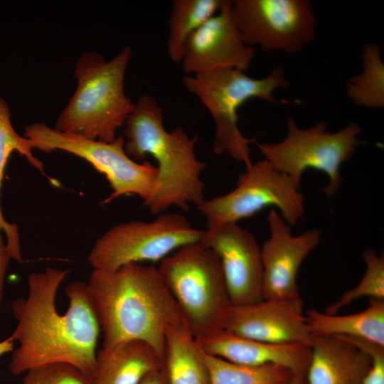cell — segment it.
<instances>
[{"mask_svg": "<svg viewBox=\"0 0 384 384\" xmlns=\"http://www.w3.org/2000/svg\"><path fill=\"white\" fill-rule=\"evenodd\" d=\"M68 274V270L50 267L30 274L28 295L12 302L17 325L9 338L18 343L9 366L13 375L60 363L70 365L93 379L101 330L85 282L75 281L68 285V310L63 314L58 311L57 292Z\"/></svg>", "mask_w": 384, "mask_h": 384, "instance_id": "cell-1", "label": "cell"}, {"mask_svg": "<svg viewBox=\"0 0 384 384\" xmlns=\"http://www.w3.org/2000/svg\"><path fill=\"white\" fill-rule=\"evenodd\" d=\"M86 289L102 347L142 341L163 360L167 330L185 321L157 266L129 263L114 270H93Z\"/></svg>", "mask_w": 384, "mask_h": 384, "instance_id": "cell-2", "label": "cell"}, {"mask_svg": "<svg viewBox=\"0 0 384 384\" xmlns=\"http://www.w3.org/2000/svg\"><path fill=\"white\" fill-rule=\"evenodd\" d=\"M124 135V149L131 159L141 162L151 156L156 161V186L144 204L152 214L171 206L186 211L190 203L198 206L206 200L201 175L206 165L196 155L198 137H191L181 127L168 132L163 110L153 96L142 95L134 103Z\"/></svg>", "mask_w": 384, "mask_h": 384, "instance_id": "cell-3", "label": "cell"}, {"mask_svg": "<svg viewBox=\"0 0 384 384\" xmlns=\"http://www.w3.org/2000/svg\"><path fill=\"white\" fill-rule=\"evenodd\" d=\"M131 56L129 46L110 60L95 51L82 54L74 70L77 87L55 129L91 140L113 142L134 107L124 91Z\"/></svg>", "mask_w": 384, "mask_h": 384, "instance_id": "cell-4", "label": "cell"}, {"mask_svg": "<svg viewBox=\"0 0 384 384\" xmlns=\"http://www.w3.org/2000/svg\"><path fill=\"white\" fill-rule=\"evenodd\" d=\"M185 88L196 95L210 113L215 124L213 149L228 154L246 168L252 164L250 143L238 127V110L247 101L258 98L271 103L286 102L273 97L274 92L289 85L281 67L261 79L238 69H223L183 78Z\"/></svg>", "mask_w": 384, "mask_h": 384, "instance_id": "cell-5", "label": "cell"}, {"mask_svg": "<svg viewBox=\"0 0 384 384\" xmlns=\"http://www.w3.org/2000/svg\"><path fill=\"white\" fill-rule=\"evenodd\" d=\"M196 338L223 329L232 306L216 255L201 242L186 245L157 266Z\"/></svg>", "mask_w": 384, "mask_h": 384, "instance_id": "cell-6", "label": "cell"}, {"mask_svg": "<svg viewBox=\"0 0 384 384\" xmlns=\"http://www.w3.org/2000/svg\"><path fill=\"white\" fill-rule=\"evenodd\" d=\"M287 134L277 143H256L260 153L274 169L287 176L300 188L303 174L307 169L320 171L328 176L324 188L328 196H334L341 185V165L353 155L362 143L357 123H350L336 132H329L321 121L310 128L302 129L292 117L287 122Z\"/></svg>", "mask_w": 384, "mask_h": 384, "instance_id": "cell-7", "label": "cell"}, {"mask_svg": "<svg viewBox=\"0 0 384 384\" xmlns=\"http://www.w3.org/2000/svg\"><path fill=\"white\" fill-rule=\"evenodd\" d=\"M23 136L33 149L49 153L61 150L80 157L104 174L112 193L104 201L109 203L123 196L136 195L144 204L151 196L156 183L155 165L131 159L124 149V139L118 136L111 142L91 140L78 134L60 132L44 123L26 126Z\"/></svg>", "mask_w": 384, "mask_h": 384, "instance_id": "cell-8", "label": "cell"}, {"mask_svg": "<svg viewBox=\"0 0 384 384\" xmlns=\"http://www.w3.org/2000/svg\"><path fill=\"white\" fill-rule=\"evenodd\" d=\"M204 230L179 213H162L150 222L132 220L112 227L92 247L94 270H114L129 263L159 262L177 249L200 242Z\"/></svg>", "mask_w": 384, "mask_h": 384, "instance_id": "cell-9", "label": "cell"}, {"mask_svg": "<svg viewBox=\"0 0 384 384\" xmlns=\"http://www.w3.org/2000/svg\"><path fill=\"white\" fill-rule=\"evenodd\" d=\"M267 207L277 208L290 226L304 213V198L300 188L265 159L246 168L233 190L206 199L197 206L206 220L208 229L238 223Z\"/></svg>", "mask_w": 384, "mask_h": 384, "instance_id": "cell-10", "label": "cell"}, {"mask_svg": "<svg viewBox=\"0 0 384 384\" xmlns=\"http://www.w3.org/2000/svg\"><path fill=\"white\" fill-rule=\"evenodd\" d=\"M231 14L244 43L261 50L297 53L316 35L309 0H235Z\"/></svg>", "mask_w": 384, "mask_h": 384, "instance_id": "cell-11", "label": "cell"}, {"mask_svg": "<svg viewBox=\"0 0 384 384\" xmlns=\"http://www.w3.org/2000/svg\"><path fill=\"white\" fill-rule=\"evenodd\" d=\"M200 242L216 255L232 305L263 299L261 247L250 232L225 224L204 230Z\"/></svg>", "mask_w": 384, "mask_h": 384, "instance_id": "cell-12", "label": "cell"}, {"mask_svg": "<svg viewBox=\"0 0 384 384\" xmlns=\"http://www.w3.org/2000/svg\"><path fill=\"white\" fill-rule=\"evenodd\" d=\"M232 1L223 0L219 11L186 39L181 63L187 75L223 69L245 71L255 48L246 45L231 14Z\"/></svg>", "mask_w": 384, "mask_h": 384, "instance_id": "cell-13", "label": "cell"}, {"mask_svg": "<svg viewBox=\"0 0 384 384\" xmlns=\"http://www.w3.org/2000/svg\"><path fill=\"white\" fill-rule=\"evenodd\" d=\"M270 235L261 246L263 299H299L297 278L304 260L319 245L321 232L293 235L291 226L276 209L267 218Z\"/></svg>", "mask_w": 384, "mask_h": 384, "instance_id": "cell-14", "label": "cell"}, {"mask_svg": "<svg viewBox=\"0 0 384 384\" xmlns=\"http://www.w3.org/2000/svg\"><path fill=\"white\" fill-rule=\"evenodd\" d=\"M223 329L267 343L310 346L311 342L301 298L262 299L251 304L232 305Z\"/></svg>", "mask_w": 384, "mask_h": 384, "instance_id": "cell-15", "label": "cell"}, {"mask_svg": "<svg viewBox=\"0 0 384 384\" xmlns=\"http://www.w3.org/2000/svg\"><path fill=\"white\" fill-rule=\"evenodd\" d=\"M196 338L207 354L247 366L278 365L295 377L305 378L310 361V346L303 344L267 343L224 329Z\"/></svg>", "mask_w": 384, "mask_h": 384, "instance_id": "cell-16", "label": "cell"}, {"mask_svg": "<svg viewBox=\"0 0 384 384\" xmlns=\"http://www.w3.org/2000/svg\"><path fill=\"white\" fill-rule=\"evenodd\" d=\"M306 384H363L371 364L370 356L339 337L311 334Z\"/></svg>", "mask_w": 384, "mask_h": 384, "instance_id": "cell-17", "label": "cell"}, {"mask_svg": "<svg viewBox=\"0 0 384 384\" xmlns=\"http://www.w3.org/2000/svg\"><path fill=\"white\" fill-rule=\"evenodd\" d=\"M163 360L147 343L132 340L102 347L96 355L94 384H139Z\"/></svg>", "mask_w": 384, "mask_h": 384, "instance_id": "cell-18", "label": "cell"}, {"mask_svg": "<svg viewBox=\"0 0 384 384\" xmlns=\"http://www.w3.org/2000/svg\"><path fill=\"white\" fill-rule=\"evenodd\" d=\"M163 368L167 384H210L204 352L185 321L166 333Z\"/></svg>", "mask_w": 384, "mask_h": 384, "instance_id": "cell-19", "label": "cell"}, {"mask_svg": "<svg viewBox=\"0 0 384 384\" xmlns=\"http://www.w3.org/2000/svg\"><path fill=\"white\" fill-rule=\"evenodd\" d=\"M311 334L364 339L384 346V299H370L359 312L338 315L315 309L305 314Z\"/></svg>", "mask_w": 384, "mask_h": 384, "instance_id": "cell-20", "label": "cell"}, {"mask_svg": "<svg viewBox=\"0 0 384 384\" xmlns=\"http://www.w3.org/2000/svg\"><path fill=\"white\" fill-rule=\"evenodd\" d=\"M11 111L6 100L0 96V189L6 164L10 155L18 152L41 174L46 176L43 164L33 154L31 141L20 136L14 129L11 121ZM0 228L6 237V245L11 259L22 261L20 240L17 226L8 223L3 216L0 206Z\"/></svg>", "mask_w": 384, "mask_h": 384, "instance_id": "cell-21", "label": "cell"}, {"mask_svg": "<svg viewBox=\"0 0 384 384\" xmlns=\"http://www.w3.org/2000/svg\"><path fill=\"white\" fill-rule=\"evenodd\" d=\"M223 0H175L168 20L167 52L180 63L188 36L220 9Z\"/></svg>", "mask_w": 384, "mask_h": 384, "instance_id": "cell-22", "label": "cell"}, {"mask_svg": "<svg viewBox=\"0 0 384 384\" xmlns=\"http://www.w3.org/2000/svg\"><path fill=\"white\" fill-rule=\"evenodd\" d=\"M362 71L346 83V95L356 106L369 109L384 107V64L378 45L365 44L362 48Z\"/></svg>", "mask_w": 384, "mask_h": 384, "instance_id": "cell-23", "label": "cell"}, {"mask_svg": "<svg viewBox=\"0 0 384 384\" xmlns=\"http://www.w3.org/2000/svg\"><path fill=\"white\" fill-rule=\"evenodd\" d=\"M204 355L210 384H287L294 377L289 369L278 365L247 366Z\"/></svg>", "mask_w": 384, "mask_h": 384, "instance_id": "cell-24", "label": "cell"}, {"mask_svg": "<svg viewBox=\"0 0 384 384\" xmlns=\"http://www.w3.org/2000/svg\"><path fill=\"white\" fill-rule=\"evenodd\" d=\"M366 265V272L360 282L346 291L341 297L325 309V313L337 314L345 306L362 297L384 299V257L371 249L363 254Z\"/></svg>", "mask_w": 384, "mask_h": 384, "instance_id": "cell-25", "label": "cell"}, {"mask_svg": "<svg viewBox=\"0 0 384 384\" xmlns=\"http://www.w3.org/2000/svg\"><path fill=\"white\" fill-rule=\"evenodd\" d=\"M22 384H94L93 379L66 363H50L29 369Z\"/></svg>", "mask_w": 384, "mask_h": 384, "instance_id": "cell-26", "label": "cell"}, {"mask_svg": "<svg viewBox=\"0 0 384 384\" xmlns=\"http://www.w3.org/2000/svg\"><path fill=\"white\" fill-rule=\"evenodd\" d=\"M340 337L358 346L370 356L371 364L363 384H384V346L364 339Z\"/></svg>", "mask_w": 384, "mask_h": 384, "instance_id": "cell-27", "label": "cell"}, {"mask_svg": "<svg viewBox=\"0 0 384 384\" xmlns=\"http://www.w3.org/2000/svg\"><path fill=\"white\" fill-rule=\"evenodd\" d=\"M0 228V308L4 297L6 272L11 259L6 243L4 242Z\"/></svg>", "mask_w": 384, "mask_h": 384, "instance_id": "cell-28", "label": "cell"}, {"mask_svg": "<svg viewBox=\"0 0 384 384\" xmlns=\"http://www.w3.org/2000/svg\"><path fill=\"white\" fill-rule=\"evenodd\" d=\"M139 384H167L163 366L149 373Z\"/></svg>", "mask_w": 384, "mask_h": 384, "instance_id": "cell-29", "label": "cell"}, {"mask_svg": "<svg viewBox=\"0 0 384 384\" xmlns=\"http://www.w3.org/2000/svg\"><path fill=\"white\" fill-rule=\"evenodd\" d=\"M14 350V341L9 337L0 341V356Z\"/></svg>", "mask_w": 384, "mask_h": 384, "instance_id": "cell-30", "label": "cell"}, {"mask_svg": "<svg viewBox=\"0 0 384 384\" xmlns=\"http://www.w3.org/2000/svg\"><path fill=\"white\" fill-rule=\"evenodd\" d=\"M287 384H306L305 378L294 376Z\"/></svg>", "mask_w": 384, "mask_h": 384, "instance_id": "cell-31", "label": "cell"}]
</instances>
